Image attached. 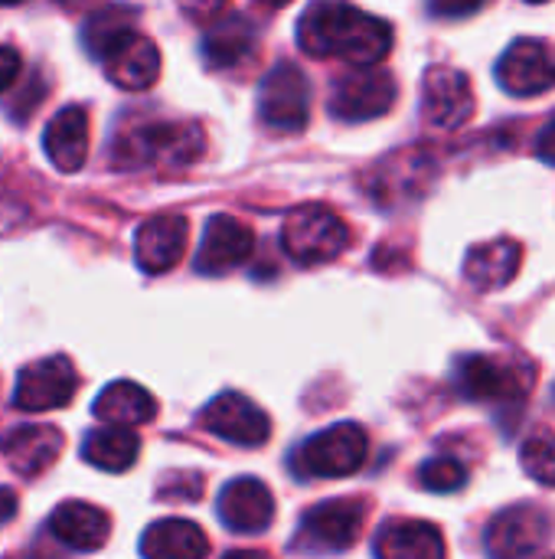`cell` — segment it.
<instances>
[{
  "mask_svg": "<svg viewBox=\"0 0 555 559\" xmlns=\"http://www.w3.org/2000/svg\"><path fill=\"white\" fill-rule=\"evenodd\" d=\"M298 46L307 56H340L350 66L370 69L393 49V26L353 3L317 0L298 20Z\"/></svg>",
  "mask_w": 555,
  "mask_h": 559,
  "instance_id": "1",
  "label": "cell"
},
{
  "mask_svg": "<svg viewBox=\"0 0 555 559\" xmlns=\"http://www.w3.org/2000/svg\"><path fill=\"white\" fill-rule=\"evenodd\" d=\"M281 246L298 265H324L350 246V229L334 210L304 203L288 213L281 226Z\"/></svg>",
  "mask_w": 555,
  "mask_h": 559,
  "instance_id": "2",
  "label": "cell"
},
{
  "mask_svg": "<svg viewBox=\"0 0 555 559\" xmlns=\"http://www.w3.org/2000/svg\"><path fill=\"white\" fill-rule=\"evenodd\" d=\"M203 134L196 124H141L114 144V167H141V164H173L186 167L200 157Z\"/></svg>",
  "mask_w": 555,
  "mask_h": 559,
  "instance_id": "3",
  "label": "cell"
},
{
  "mask_svg": "<svg viewBox=\"0 0 555 559\" xmlns=\"http://www.w3.org/2000/svg\"><path fill=\"white\" fill-rule=\"evenodd\" d=\"M366 452V432L353 423H340L311 436L294 452V472L301 478H347L363 468Z\"/></svg>",
  "mask_w": 555,
  "mask_h": 559,
  "instance_id": "4",
  "label": "cell"
},
{
  "mask_svg": "<svg viewBox=\"0 0 555 559\" xmlns=\"http://www.w3.org/2000/svg\"><path fill=\"white\" fill-rule=\"evenodd\" d=\"M455 380L468 400H520L533 386V370L517 357L471 354L458 360Z\"/></svg>",
  "mask_w": 555,
  "mask_h": 559,
  "instance_id": "5",
  "label": "cell"
},
{
  "mask_svg": "<svg viewBox=\"0 0 555 559\" xmlns=\"http://www.w3.org/2000/svg\"><path fill=\"white\" fill-rule=\"evenodd\" d=\"M553 534V514L540 504H517L500 511L487 524V557L491 559H530L546 547Z\"/></svg>",
  "mask_w": 555,
  "mask_h": 559,
  "instance_id": "6",
  "label": "cell"
},
{
  "mask_svg": "<svg viewBox=\"0 0 555 559\" xmlns=\"http://www.w3.org/2000/svg\"><path fill=\"white\" fill-rule=\"evenodd\" d=\"M366 521V504L357 498H337L311 508L301 518L298 527V547L301 550H324V554H340L357 544L363 534Z\"/></svg>",
  "mask_w": 555,
  "mask_h": 559,
  "instance_id": "7",
  "label": "cell"
},
{
  "mask_svg": "<svg viewBox=\"0 0 555 559\" xmlns=\"http://www.w3.org/2000/svg\"><path fill=\"white\" fill-rule=\"evenodd\" d=\"M258 115L275 131H301L311 115V88L298 66L278 62L258 88Z\"/></svg>",
  "mask_w": 555,
  "mask_h": 559,
  "instance_id": "8",
  "label": "cell"
},
{
  "mask_svg": "<svg viewBox=\"0 0 555 559\" xmlns=\"http://www.w3.org/2000/svg\"><path fill=\"white\" fill-rule=\"evenodd\" d=\"M200 426L232 445H265L272 436V419L265 416V409H258L249 396L242 393H219L203 413H200Z\"/></svg>",
  "mask_w": 555,
  "mask_h": 559,
  "instance_id": "9",
  "label": "cell"
},
{
  "mask_svg": "<svg viewBox=\"0 0 555 559\" xmlns=\"http://www.w3.org/2000/svg\"><path fill=\"white\" fill-rule=\"evenodd\" d=\"M396 79L389 72H376V69H360L343 75L334 85L330 95V111L340 121H373L379 115H386L396 102Z\"/></svg>",
  "mask_w": 555,
  "mask_h": 559,
  "instance_id": "10",
  "label": "cell"
},
{
  "mask_svg": "<svg viewBox=\"0 0 555 559\" xmlns=\"http://www.w3.org/2000/svg\"><path fill=\"white\" fill-rule=\"evenodd\" d=\"M75 390H79L75 367L65 357H46L20 373L13 403L16 409H26V413H46V409L72 403Z\"/></svg>",
  "mask_w": 555,
  "mask_h": 559,
  "instance_id": "11",
  "label": "cell"
},
{
  "mask_svg": "<svg viewBox=\"0 0 555 559\" xmlns=\"http://www.w3.org/2000/svg\"><path fill=\"white\" fill-rule=\"evenodd\" d=\"M422 115L435 128H461L474 115V88L464 72L435 66L422 79Z\"/></svg>",
  "mask_w": 555,
  "mask_h": 559,
  "instance_id": "12",
  "label": "cell"
},
{
  "mask_svg": "<svg viewBox=\"0 0 555 559\" xmlns=\"http://www.w3.org/2000/svg\"><path fill=\"white\" fill-rule=\"evenodd\" d=\"M497 82L517 95L530 98L555 85V56L540 39H517L497 62Z\"/></svg>",
  "mask_w": 555,
  "mask_h": 559,
  "instance_id": "13",
  "label": "cell"
},
{
  "mask_svg": "<svg viewBox=\"0 0 555 559\" xmlns=\"http://www.w3.org/2000/svg\"><path fill=\"white\" fill-rule=\"evenodd\" d=\"M186 239H190V223L177 213H164L154 216L147 223H141L137 236H134V262L141 272L147 275H160L170 272L183 252H186Z\"/></svg>",
  "mask_w": 555,
  "mask_h": 559,
  "instance_id": "14",
  "label": "cell"
},
{
  "mask_svg": "<svg viewBox=\"0 0 555 559\" xmlns=\"http://www.w3.org/2000/svg\"><path fill=\"white\" fill-rule=\"evenodd\" d=\"M219 521L236 534H262L275 521V498L258 478H236L219 491Z\"/></svg>",
  "mask_w": 555,
  "mask_h": 559,
  "instance_id": "15",
  "label": "cell"
},
{
  "mask_svg": "<svg viewBox=\"0 0 555 559\" xmlns=\"http://www.w3.org/2000/svg\"><path fill=\"white\" fill-rule=\"evenodd\" d=\"M252 249H255V233L242 219L219 213L209 219L193 265L200 275H222V272L242 265L252 255Z\"/></svg>",
  "mask_w": 555,
  "mask_h": 559,
  "instance_id": "16",
  "label": "cell"
},
{
  "mask_svg": "<svg viewBox=\"0 0 555 559\" xmlns=\"http://www.w3.org/2000/svg\"><path fill=\"white\" fill-rule=\"evenodd\" d=\"M105 72L118 88L144 92L160 75V49L154 46V39H147L134 29L105 56Z\"/></svg>",
  "mask_w": 555,
  "mask_h": 559,
  "instance_id": "17",
  "label": "cell"
},
{
  "mask_svg": "<svg viewBox=\"0 0 555 559\" xmlns=\"http://www.w3.org/2000/svg\"><path fill=\"white\" fill-rule=\"evenodd\" d=\"M43 151L62 174H75L88 157V115L82 105H65L43 131Z\"/></svg>",
  "mask_w": 555,
  "mask_h": 559,
  "instance_id": "18",
  "label": "cell"
},
{
  "mask_svg": "<svg viewBox=\"0 0 555 559\" xmlns=\"http://www.w3.org/2000/svg\"><path fill=\"white\" fill-rule=\"evenodd\" d=\"M108 531H111L108 514L95 504H85V501H65L49 518V534L79 554L101 550L108 540Z\"/></svg>",
  "mask_w": 555,
  "mask_h": 559,
  "instance_id": "19",
  "label": "cell"
},
{
  "mask_svg": "<svg viewBox=\"0 0 555 559\" xmlns=\"http://www.w3.org/2000/svg\"><path fill=\"white\" fill-rule=\"evenodd\" d=\"M520 259H523V249L514 239H494V242L474 246L464 259V278L478 292H497L517 278Z\"/></svg>",
  "mask_w": 555,
  "mask_h": 559,
  "instance_id": "20",
  "label": "cell"
},
{
  "mask_svg": "<svg viewBox=\"0 0 555 559\" xmlns=\"http://www.w3.org/2000/svg\"><path fill=\"white\" fill-rule=\"evenodd\" d=\"M376 559H445V537L429 521H389L376 537Z\"/></svg>",
  "mask_w": 555,
  "mask_h": 559,
  "instance_id": "21",
  "label": "cell"
},
{
  "mask_svg": "<svg viewBox=\"0 0 555 559\" xmlns=\"http://www.w3.org/2000/svg\"><path fill=\"white\" fill-rule=\"evenodd\" d=\"M209 540L193 521H157L141 537V557L144 559H206Z\"/></svg>",
  "mask_w": 555,
  "mask_h": 559,
  "instance_id": "22",
  "label": "cell"
},
{
  "mask_svg": "<svg viewBox=\"0 0 555 559\" xmlns=\"http://www.w3.org/2000/svg\"><path fill=\"white\" fill-rule=\"evenodd\" d=\"M95 419L105 426H121V429H134V426H147L157 416V403L154 396L131 383V380H118L108 390H101V396L92 406Z\"/></svg>",
  "mask_w": 555,
  "mask_h": 559,
  "instance_id": "23",
  "label": "cell"
},
{
  "mask_svg": "<svg viewBox=\"0 0 555 559\" xmlns=\"http://www.w3.org/2000/svg\"><path fill=\"white\" fill-rule=\"evenodd\" d=\"M62 452V432L56 426H23L7 442V462L16 475L36 478L43 475Z\"/></svg>",
  "mask_w": 555,
  "mask_h": 559,
  "instance_id": "24",
  "label": "cell"
},
{
  "mask_svg": "<svg viewBox=\"0 0 555 559\" xmlns=\"http://www.w3.org/2000/svg\"><path fill=\"white\" fill-rule=\"evenodd\" d=\"M255 49V29L245 16H226L213 20V26L203 36V59L213 69H232L242 59H249Z\"/></svg>",
  "mask_w": 555,
  "mask_h": 559,
  "instance_id": "25",
  "label": "cell"
},
{
  "mask_svg": "<svg viewBox=\"0 0 555 559\" xmlns=\"http://www.w3.org/2000/svg\"><path fill=\"white\" fill-rule=\"evenodd\" d=\"M137 452H141L137 432L134 429H121V426L95 429V432H88V439L82 445L85 462L101 468V472H111V475L128 472L137 462Z\"/></svg>",
  "mask_w": 555,
  "mask_h": 559,
  "instance_id": "26",
  "label": "cell"
},
{
  "mask_svg": "<svg viewBox=\"0 0 555 559\" xmlns=\"http://www.w3.org/2000/svg\"><path fill=\"white\" fill-rule=\"evenodd\" d=\"M134 20H137V13L124 3H111V7L92 13L82 29V43H85L88 56L105 59L128 33H134Z\"/></svg>",
  "mask_w": 555,
  "mask_h": 559,
  "instance_id": "27",
  "label": "cell"
},
{
  "mask_svg": "<svg viewBox=\"0 0 555 559\" xmlns=\"http://www.w3.org/2000/svg\"><path fill=\"white\" fill-rule=\"evenodd\" d=\"M520 465L533 481L555 488V432L530 436L520 449Z\"/></svg>",
  "mask_w": 555,
  "mask_h": 559,
  "instance_id": "28",
  "label": "cell"
},
{
  "mask_svg": "<svg viewBox=\"0 0 555 559\" xmlns=\"http://www.w3.org/2000/svg\"><path fill=\"white\" fill-rule=\"evenodd\" d=\"M419 481H422V488H425V491L451 495V491H458V488L468 481V472H464V465H461V462H455V459H432V462H425V465H422Z\"/></svg>",
  "mask_w": 555,
  "mask_h": 559,
  "instance_id": "29",
  "label": "cell"
},
{
  "mask_svg": "<svg viewBox=\"0 0 555 559\" xmlns=\"http://www.w3.org/2000/svg\"><path fill=\"white\" fill-rule=\"evenodd\" d=\"M229 0H177L180 13L193 23H213L222 10H226Z\"/></svg>",
  "mask_w": 555,
  "mask_h": 559,
  "instance_id": "30",
  "label": "cell"
},
{
  "mask_svg": "<svg viewBox=\"0 0 555 559\" xmlns=\"http://www.w3.org/2000/svg\"><path fill=\"white\" fill-rule=\"evenodd\" d=\"M484 7V0H432L429 10L432 16L438 20H461V16H471Z\"/></svg>",
  "mask_w": 555,
  "mask_h": 559,
  "instance_id": "31",
  "label": "cell"
},
{
  "mask_svg": "<svg viewBox=\"0 0 555 559\" xmlns=\"http://www.w3.org/2000/svg\"><path fill=\"white\" fill-rule=\"evenodd\" d=\"M16 75H20V52L0 43V92H3L7 85H13Z\"/></svg>",
  "mask_w": 555,
  "mask_h": 559,
  "instance_id": "32",
  "label": "cell"
},
{
  "mask_svg": "<svg viewBox=\"0 0 555 559\" xmlns=\"http://www.w3.org/2000/svg\"><path fill=\"white\" fill-rule=\"evenodd\" d=\"M536 154H540V160H546V164H553L555 167V121H550V124L540 131V138H536Z\"/></svg>",
  "mask_w": 555,
  "mask_h": 559,
  "instance_id": "33",
  "label": "cell"
},
{
  "mask_svg": "<svg viewBox=\"0 0 555 559\" xmlns=\"http://www.w3.org/2000/svg\"><path fill=\"white\" fill-rule=\"evenodd\" d=\"M16 514V495L10 488H0V524H7Z\"/></svg>",
  "mask_w": 555,
  "mask_h": 559,
  "instance_id": "34",
  "label": "cell"
},
{
  "mask_svg": "<svg viewBox=\"0 0 555 559\" xmlns=\"http://www.w3.org/2000/svg\"><path fill=\"white\" fill-rule=\"evenodd\" d=\"M222 559H272L268 554H258V550H236V554H229V557Z\"/></svg>",
  "mask_w": 555,
  "mask_h": 559,
  "instance_id": "35",
  "label": "cell"
},
{
  "mask_svg": "<svg viewBox=\"0 0 555 559\" xmlns=\"http://www.w3.org/2000/svg\"><path fill=\"white\" fill-rule=\"evenodd\" d=\"M262 3H265V7H288L291 0H262Z\"/></svg>",
  "mask_w": 555,
  "mask_h": 559,
  "instance_id": "36",
  "label": "cell"
},
{
  "mask_svg": "<svg viewBox=\"0 0 555 559\" xmlns=\"http://www.w3.org/2000/svg\"><path fill=\"white\" fill-rule=\"evenodd\" d=\"M13 3H23V0H0V7H13Z\"/></svg>",
  "mask_w": 555,
  "mask_h": 559,
  "instance_id": "37",
  "label": "cell"
},
{
  "mask_svg": "<svg viewBox=\"0 0 555 559\" xmlns=\"http://www.w3.org/2000/svg\"><path fill=\"white\" fill-rule=\"evenodd\" d=\"M65 7H75V3H82V0H62Z\"/></svg>",
  "mask_w": 555,
  "mask_h": 559,
  "instance_id": "38",
  "label": "cell"
},
{
  "mask_svg": "<svg viewBox=\"0 0 555 559\" xmlns=\"http://www.w3.org/2000/svg\"><path fill=\"white\" fill-rule=\"evenodd\" d=\"M527 3H546V0H527Z\"/></svg>",
  "mask_w": 555,
  "mask_h": 559,
  "instance_id": "39",
  "label": "cell"
},
{
  "mask_svg": "<svg viewBox=\"0 0 555 559\" xmlns=\"http://www.w3.org/2000/svg\"><path fill=\"white\" fill-rule=\"evenodd\" d=\"M553 559H555V557H553Z\"/></svg>",
  "mask_w": 555,
  "mask_h": 559,
  "instance_id": "40",
  "label": "cell"
}]
</instances>
